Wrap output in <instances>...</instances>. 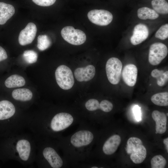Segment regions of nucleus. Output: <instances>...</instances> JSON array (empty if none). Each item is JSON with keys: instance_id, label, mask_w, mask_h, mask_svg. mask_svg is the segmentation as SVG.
Masks as SVG:
<instances>
[{"instance_id": "1", "label": "nucleus", "mask_w": 168, "mask_h": 168, "mask_svg": "<svg viewBox=\"0 0 168 168\" xmlns=\"http://www.w3.org/2000/svg\"><path fill=\"white\" fill-rule=\"evenodd\" d=\"M125 150L131 160L136 164L142 163L147 156L146 149L142 141L136 137H131L128 139Z\"/></svg>"}, {"instance_id": "2", "label": "nucleus", "mask_w": 168, "mask_h": 168, "mask_svg": "<svg viewBox=\"0 0 168 168\" xmlns=\"http://www.w3.org/2000/svg\"><path fill=\"white\" fill-rule=\"evenodd\" d=\"M56 82L62 89L68 90L73 86L74 81L71 69L65 65L59 66L55 72Z\"/></svg>"}, {"instance_id": "3", "label": "nucleus", "mask_w": 168, "mask_h": 168, "mask_svg": "<svg viewBox=\"0 0 168 168\" xmlns=\"http://www.w3.org/2000/svg\"><path fill=\"white\" fill-rule=\"evenodd\" d=\"M122 66L121 62L116 58H111L107 61L105 67L106 73L111 84L116 85L119 82Z\"/></svg>"}, {"instance_id": "4", "label": "nucleus", "mask_w": 168, "mask_h": 168, "mask_svg": "<svg viewBox=\"0 0 168 168\" xmlns=\"http://www.w3.org/2000/svg\"><path fill=\"white\" fill-rule=\"evenodd\" d=\"M61 33L66 41L72 45H81L86 40V36L84 32L79 29H75L72 26L64 27L62 30Z\"/></svg>"}, {"instance_id": "5", "label": "nucleus", "mask_w": 168, "mask_h": 168, "mask_svg": "<svg viewBox=\"0 0 168 168\" xmlns=\"http://www.w3.org/2000/svg\"><path fill=\"white\" fill-rule=\"evenodd\" d=\"M168 53L167 48L165 44L160 42L153 44L149 49V63L153 66L159 64L166 56Z\"/></svg>"}, {"instance_id": "6", "label": "nucleus", "mask_w": 168, "mask_h": 168, "mask_svg": "<svg viewBox=\"0 0 168 168\" xmlns=\"http://www.w3.org/2000/svg\"><path fill=\"white\" fill-rule=\"evenodd\" d=\"M89 20L92 23L100 26H107L112 21L113 16L109 11L104 9H94L87 14Z\"/></svg>"}, {"instance_id": "7", "label": "nucleus", "mask_w": 168, "mask_h": 168, "mask_svg": "<svg viewBox=\"0 0 168 168\" xmlns=\"http://www.w3.org/2000/svg\"><path fill=\"white\" fill-rule=\"evenodd\" d=\"M73 120V118L70 114L65 112L59 113L52 118L50 127L54 131H61L69 127Z\"/></svg>"}, {"instance_id": "8", "label": "nucleus", "mask_w": 168, "mask_h": 168, "mask_svg": "<svg viewBox=\"0 0 168 168\" xmlns=\"http://www.w3.org/2000/svg\"><path fill=\"white\" fill-rule=\"evenodd\" d=\"M94 136L92 133L88 130H82L75 133L70 138V143L75 147L87 146L93 141Z\"/></svg>"}, {"instance_id": "9", "label": "nucleus", "mask_w": 168, "mask_h": 168, "mask_svg": "<svg viewBox=\"0 0 168 168\" xmlns=\"http://www.w3.org/2000/svg\"><path fill=\"white\" fill-rule=\"evenodd\" d=\"M37 30L36 26L34 23H28L19 34L18 41L20 44L24 46L31 43L36 36Z\"/></svg>"}, {"instance_id": "10", "label": "nucleus", "mask_w": 168, "mask_h": 168, "mask_svg": "<svg viewBox=\"0 0 168 168\" xmlns=\"http://www.w3.org/2000/svg\"><path fill=\"white\" fill-rule=\"evenodd\" d=\"M149 31L147 27L142 24H139L134 27L130 41L133 45H138L145 40L148 37Z\"/></svg>"}, {"instance_id": "11", "label": "nucleus", "mask_w": 168, "mask_h": 168, "mask_svg": "<svg viewBox=\"0 0 168 168\" xmlns=\"http://www.w3.org/2000/svg\"><path fill=\"white\" fill-rule=\"evenodd\" d=\"M137 75V68L133 64L127 65L122 71V77L124 82L128 86L131 87L135 85Z\"/></svg>"}, {"instance_id": "12", "label": "nucleus", "mask_w": 168, "mask_h": 168, "mask_svg": "<svg viewBox=\"0 0 168 168\" xmlns=\"http://www.w3.org/2000/svg\"><path fill=\"white\" fill-rule=\"evenodd\" d=\"M95 68L92 65H89L85 67L79 68L75 70L74 76L80 82H87L92 79L95 74Z\"/></svg>"}, {"instance_id": "13", "label": "nucleus", "mask_w": 168, "mask_h": 168, "mask_svg": "<svg viewBox=\"0 0 168 168\" xmlns=\"http://www.w3.org/2000/svg\"><path fill=\"white\" fill-rule=\"evenodd\" d=\"M45 158L53 168H60L63 164V161L54 149L51 147H46L43 152Z\"/></svg>"}, {"instance_id": "14", "label": "nucleus", "mask_w": 168, "mask_h": 168, "mask_svg": "<svg viewBox=\"0 0 168 168\" xmlns=\"http://www.w3.org/2000/svg\"><path fill=\"white\" fill-rule=\"evenodd\" d=\"M153 119L156 122V133L162 134L166 130L167 117L165 114L157 110L153 111L152 114Z\"/></svg>"}, {"instance_id": "15", "label": "nucleus", "mask_w": 168, "mask_h": 168, "mask_svg": "<svg viewBox=\"0 0 168 168\" xmlns=\"http://www.w3.org/2000/svg\"><path fill=\"white\" fill-rule=\"evenodd\" d=\"M121 142V138L118 135L115 134L109 137L104 143L102 150L107 155L114 154L117 150Z\"/></svg>"}, {"instance_id": "16", "label": "nucleus", "mask_w": 168, "mask_h": 168, "mask_svg": "<svg viewBox=\"0 0 168 168\" xmlns=\"http://www.w3.org/2000/svg\"><path fill=\"white\" fill-rule=\"evenodd\" d=\"M14 105L10 101L3 100L0 101V120L8 119L12 117L15 112Z\"/></svg>"}, {"instance_id": "17", "label": "nucleus", "mask_w": 168, "mask_h": 168, "mask_svg": "<svg viewBox=\"0 0 168 168\" xmlns=\"http://www.w3.org/2000/svg\"><path fill=\"white\" fill-rule=\"evenodd\" d=\"M15 12V8L12 5L0 2V25L4 24Z\"/></svg>"}, {"instance_id": "18", "label": "nucleus", "mask_w": 168, "mask_h": 168, "mask_svg": "<svg viewBox=\"0 0 168 168\" xmlns=\"http://www.w3.org/2000/svg\"><path fill=\"white\" fill-rule=\"evenodd\" d=\"M16 149L21 159L24 161L28 159L31 149L30 144L28 141L24 139L18 141Z\"/></svg>"}, {"instance_id": "19", "label": "nucleus", "mask_w": 168, "mask_h": 168, "mask_svg": "<svg viewBox=\"0 0 168 168\" xmlns=\"http://www.w3.org/2000/svg\"><path fill=\"white\" fill-rule=\"evenodd\" d=\"M12 96L16 100L27 101L32 99L33 94L30 90L24 88L14 90L12 93Z\"/></svg>"}, {"instance_id": "20", "label": "nucleus", "mask_w": 168, "mask_h": 168, "mask_svg": "<svg viewBox=\"0 0 168 168\" xmlns=\"http://www.w3.org/2000/svg\"><path fill=\"white\" fill-rule=\"evenodd\" d=\"M137 15L139 18L143 20H154L158 18L159 16L153 9L146 7L139 8L137 10Z\"/></svg>"}, {"instance_id": "21", "label": "nucleus", "mask_w": 168, "mask_h": 168, "mask_svg": "<svg viewBox=\"0 0 168 168\" xmlns=\"http://www.w3.org/2000/svg\"><path fill=\"white\" fill-rule=\"evenodd\" d=\"M26 83L24 78L17 74L12 75L7 78L5 82V86L8 88L21 87Z\"/></svg>"}, {"instance_id": "22", "label": "nucleus", "mask_w": 168, "mask_h": 168, "mask_svg": "<svg viewBox=\"0 0 168 168\" xmlns=\"http://www.w3.org/2000/svg\"><path fill=\"white\" fill-rule=\"evenodd\" d=\"M151 4L157 13L166 14L168 13V3L166 0H152Z\"/></svg>"}, {"instance_id": "23", "label": "nucleus", "mask_w": 168, "mask_h": 168, "mask_svg": "<svg viewBox=\"0 0 168 168\" xmlns=\"http://www.w3.org/2000/svg\"><path fill=\"white\" fill-rule=\"evenodd\" d=\"M152 102L154 104L161 106L168 105V92H162L153 95L151 97Z\"/></svg>"}, {"instance_id": "24", "label": "nucleus", "mask_w": 168, "mask_h": 168, "mask_svg": "<svg viewBox=\"0 0 168 168\" xmlns=\"http://www.w3.org/2000/svg\"><path fill=\"white\" fill-rule=\"evenodd\" d=\"M151 75L153 77L156 78L157 85L162 86L166 83L168 80V72H164L163 70L157 69L153 70L151 72Z\"/></svg>"}, {"instance_id": "25", "label": "nucleus", "mask_w": 168, "mask_h": 168, "mask_svg": "<svg viewBox=\"0 0 168 168\" xmlns=\"http://www.w3.org/2000/svg\"><path fill=\"white\" fill-rule=\"evenodd\" d=\"M51 44V41L46 35H40L37 38V47L40 51H44L49 48Z\"/></svg>"}, {"instance_id": "26", "label": "nucleus", "mask_w": 168, "mask_h": 168, "mask_svg": "<svg viewBox=\"0 0 168 168\" xmlns=\"http://www.w3.org/2000/svg\"><path fill=\"white\" fill-rule=\"evenodd\" d=\"M151 166L152 168H164L165 167L166 161L161 155H157L151 160Z\"/></svg>"}, {"instance_id": "27", "label": "nucleus", "mask_w": 168, "mask_h": 168, "mask_svg": "<svg viewBox=\"0 0 168 168\" xmlns=\"http://www.w3.org/2000/svg\"><path fill=\"white\" fill-rule=\"evenodd\" d=\"M23 57L25 61L29 64L35 63L38 58L36 52L33 50H26L23 54Z\"/></svg>"}, {"instance_id": "28", "label": "nucleus", "mask_w": 168, "mask_h": 168, "mask_svg": "<svg viewBox=\"0 0 168 168\" xmlns=\"http://www.w3.org/2000/svg\"><path fill=\"white\" fill-rule=\"evenodd\" d=\"M156 38L164 40L168 37V24H166L161 26L156 32L155 35Z\"/></svg>"}, {"instance_id": "29", "label": "nucleus", "mask_w": 168, "mask_h": 168, "mask_svg": "<svg viewBox=\"0 0 168 168\" xmlns=\"http://www.w3.org/2000/svg\"><path fill=\"white\" fill-rule=\"evenodd\" d=\"M85 106L87 110L90 111H93L100 109V104L96 99H91L86 103Z\"/></svg>"}, {"instance_id": "30", "label": "nucleus", "mask_w": 168, "mask_h": 168, "mask_svg": "<svg viewBox=\"0 0 168 168\" xmlns=\"http://www.w3.org/2000/svg\"><path fill=\"white\" fill-rule=\"evenodd\" d=\"M100 104V109L104 112H110L113 109V104L108 100H102Z\"/></svg>"}, {"instance_id": "31", "label": "nucleus", "mask_w": 168, "mask_h": 168, "mask_svg": "<svg viewBox=\"0 0 168 168\" xmlns=\"http://www.w3.org/2000/svg\"><path fill=\"white\" fill-rule=\"evenodd\" d=\"M38 5L43 7H48L53 5L56 0H32Z\"/></svg>"}, {"instance_id": "32", "label": "nucleus", "mask_w": 168, "mask_h": 168, "mask_svg": "<svg viewBox=\"0 0 168 168\" xmlns=\"http://www.w3.org/2000/svg\"><path fill=\"white\" fill-rule=\"evenodd\" d=\"M133 112L136 120L138 121H140L141 119V113L140 108L138 105L134 106L133 108Z\"/></svg>"}, {"instance_id": "33", "label": "nucleus", "mask_w": 168, "mask_h": 168, "mask_svg": "<svg viewBox=\"0 0 168 168\" xmlns=\"http://www.w3.org/2000/svg\"><path fill=\"white\" fill-rule=\"evenodd\" d=\"M7 58V55L5 50L1 46H0V62L6 59Z\"/></svg>"}, {"instance_id": "34", "label": "nucleus", "mask_w": 168, "mask_h": 168, "mask_svg": "<svg viewBox=\"0 0 168 168\" xmlns=\"http://www.w3.org/2000/svg\"><path fill=\"white\" fill-rule=\"evenodd\" d=\"M163 142L165 146L167 152H168V138L164 139Z\"/></svg>"}, {"instance_id": "35", "label": "nucleus", "mask_w": 168, "mask_h": 168, "mask_svg": "<svg viewBox=\"0 0 168 168\" xmlns=\"http://www.w3.org/2000/svg\"><path fill=\"white\" fill-rule=\"evenodd\" d=\"M92 168H98V167L97 166H93L91 167Z\"/></svg>"}, {"instance_id": "36", "label": "nucleus", "mask_w": 168, "mask_h": 168, "mask_svg": "<svg viewBox=\"0 0 168 168\" xmlns=\"http://www.w3.org/2000/svg\"><path fill=\"white\" fill-rule=\"evenodd\" d=\"M167 116H168V113H167Z\"/></svg>"}]
</instances>
